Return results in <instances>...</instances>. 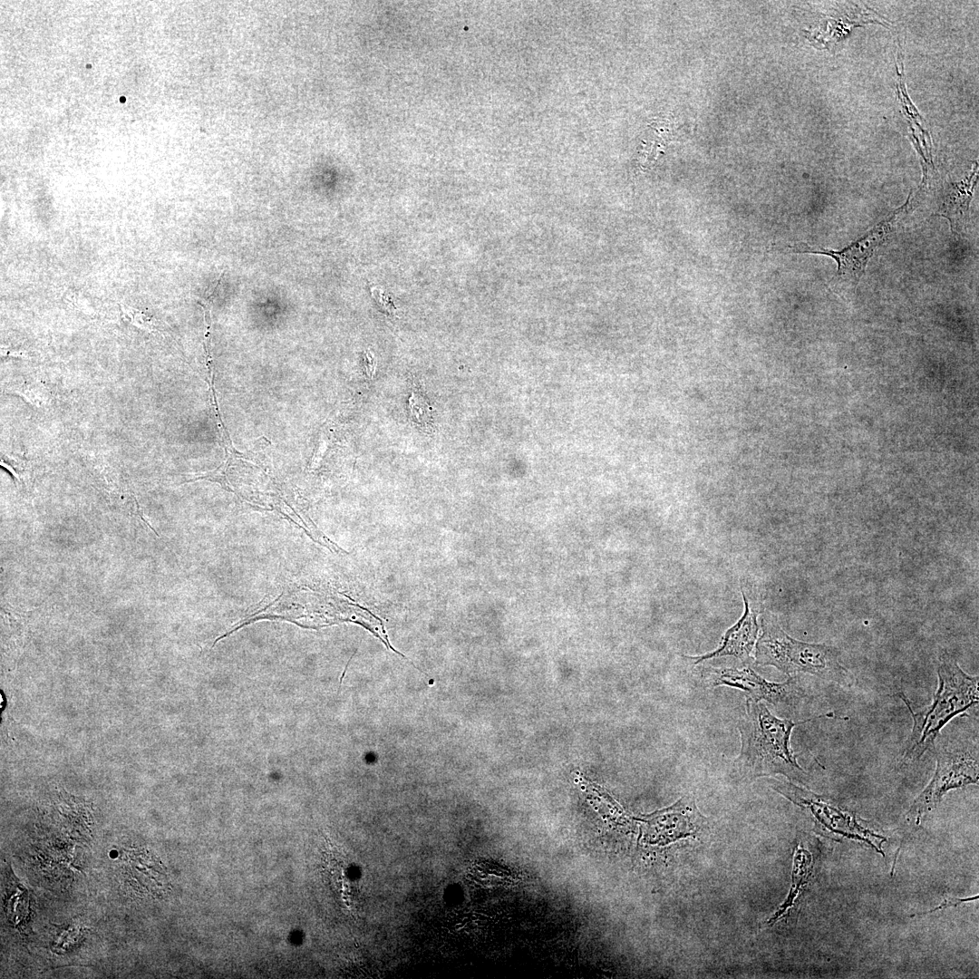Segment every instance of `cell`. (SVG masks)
Listing matches in <instances>:
<instances>
[{
    "label": "cell",
    "mask_w": 979,
    "mask_h": 979,
    "mask_svg": "<svg viewBox=\"0 0 979 979\" xmlns=\"http://www.w3.org/2000/svg\"><path fill=\"white\" fill-rule=\"evenodd\" d=\"M704 820L691 796L682 797L674 805L648 816V822L664 843L695 834Z\"/></svg>",
    "instance_id": "obj_9"
},
{
    "label": "cell",
    "mask_w": 979,
    "mask_h": 979,
    "mask_svg": "<svg viewBox=\"0 0 979 979\" xmlns=\"http://www.w3.org/2000/svg\"><path fill=\"white\" fill-rule=\"evenodd\" d=\"M827 716L833 714L794 722L776 717L762 703L747 698L745 715L738 724L741 751L734 761L735 766L749 779L781 774L801 781L806 772L790 746L792 730L799 724Z\"/></svg>",
    "instance_id": "obj_1"
},
{
    "label": "cell",
    "mask_w": 979,
    "mask_h": 979,
    "mask_svg": "<svg viewBox=\"0 0 979 979\" xmlns=\"http://www.w3.org/2000/svg\"><path fill=\"white\" fill-rule=\"evenodd\" d=\"M937 676L933 701L921 711H915L907 697L899 693L913 719L911 734L901 757L904 764L922 758L935 747V739L948 722L978 703V676L967 674L947 653L940 656Z\"/></svg>",
    "instance_id": "obj_2"
},
{
    "label": "cell",
    "mask_w": 979,
    "mask_h": 979,
    "mask_svg": "<svg viewBox=\"0 0 979 979\" xmlns=\"http://www.w3.org/2000/svg\"><path fill=\"white\" fill-rule=\"evenodd\" d=\"M812 871V857L803 848L798 847L793 860L792 884L790 893L777 912L769 919L767 924L773 926L780 921L795 906L796 901L802 894L808 884Z\"/></svg>",
    "instance_id": "obj_10"
},
{
    "label": "cell",
    "mask_w": 979,
    "mask_h": 979,
    "mask_svg": "<svg viewBox=\"0 0 979 979\" xmlns=\"http://www.w3.org/2000/svg\"><path fill=\"white\" fill-rule=\"evenodd\" d=\"M769 783L774 790L809 813L819 834L836 840L841 838L860 840L884 855L881 847L886 838L868 828L866 821L852 810L791 782L771 780Z\"/></svg>",
    "instance_id": "obj_4"
},
{
    "label": "cell",
    "mask_w": 979,
    "mask_h": 979,
    "mask_svg": "<svg viewBox=\"0 0 979 979\" xmlns=\"http://www.w3.org/2000/svg\"><path fill=\"white\" fill-rule=\"evenodd\" d=\"M936 767L927 786L906 814L909 826H917L950 790L978 783V755L974 751L935 749Z\"/></svg>",
    "instance_id": "obj_5"
},
{
    "label": "cell",
    "mask_w": 979,
    "mask_h": 979,
    "mask_svg": "<svg viewBox=\"0 0 979 979\" xmlns=\"http://www.w3.org/2000/svg\"><path fill=\"white\" fill-rule=\"evenodd\" d=\"M121 317L140 329L151 330L150 319L148 315L128 305H120Z\"/></svg>",
    "instance_id": "obj_11"
},
{
    "label": "cell",
    "mask_w": 979,
    "mask_h": 979,
    "mask_svg": "<svg viewBox=\"0 0 979 979\" xmlns=\"http://www.w3.org/2000/svg\"><path fill=\"white\" fill-rule=\"evenodd\" d=\"M703 677L711 687L729 686L749 693L755 702L766 701L774 705L796 703L803 696L798 678L790 676L783 683L769 682L749 665L704 667Z\"/></svg>",
    "instance_id": "obj_6"
},
{
    "label": "cell",
    "mask_w": 979,
    "mask_h": 979,
    "mask_svg": "<svg viewBox=\"0 0 979 979\" xmlns=\"http://www.w3.org/2000/svg\"><path fill=\"white\" fill-rule=\"evenodd\" d=\"M755 663L773 666L788 676L809 674L843 687H851L855 683L852 673L841 664L840 652L837 647L796 640L771 615L761 619Z\"/></svg>",
    "instance_id": "obj_3"
},
{
    "label": "cell",
    "mask_w": 979,
    "mask_h": 979,
    "mask_svg": "<svg viewBox=\"0 0 979 979\" xmlns=\"http://www.w3.org/2000/svg\"><path fill=\"white\" fill-rule=\"evenodd\" d=\"M977 899H978V896H974V897H965V898L947 897L939 906H935V908H933V909H931L929 911H926V912H922V913H918V914L916 913L915 915H912L911 916H922V915L925 916V915L930 914V913H935L936 911L947 908L949 906H956L961 905L962 903L974 901V900H977Z\"/></svg>",
    "instance_id": "obj_12"
},
{
    "label": "cell",
    "mask_w": 979,
    "mask_h": 979,
    "mask_svg": "<svg viewBox=\"0 0 979 979\" xmlns=\"http://www.w3.org/2000/svg\"><path fill=\"white\" fill-rule=\"evenodd\" d=\"M744 613L742 616L730 627L724 634L720 646L712 652L699 656H688L694 664L705 660L734 656L742 661H747L756 645L760 625L758 624V612L751 607V605L743 591Z\"/></svg>",
    "instance_id": "obj_8"
},
{
    "label": "cell",
    "mask_w": 979,
    "mask_h": 979,
    "mask_svg": "<svg viewBox=\"0 0 979 979\" xmlns=\"http://www.w3.org/2000/svg\"><path fill=\"white\" fill-rule=\"evenodd\" d=\"M906 204L894 212L889 218L877 225L865 236L850 244L840 251L830 249H814L804 244L791 247L792 252L811 253L826 255L833 257L838 263L837 276L838 280L848 284H857L865 271L868 261L874 254L875 249L887 237L893 230V226L898 218Z\"/></svg>",
    "instance_id": "obj_7"
}]
</instances>
